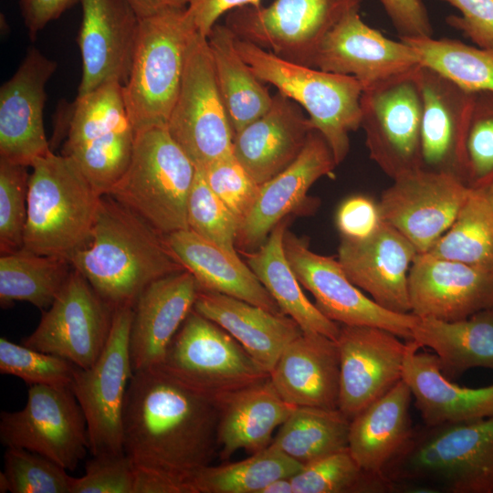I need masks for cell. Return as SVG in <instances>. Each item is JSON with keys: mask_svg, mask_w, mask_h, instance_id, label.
<instances>
[{"mask_svg": "<svg viewBox=\"0 0 493 493\" xmlns=\"http://www.w3.org/2000/svg\"><path fill=\"white\" fill-rule=\"evenodd\" d=\"M215 402L154 367L133 372L123 414V448L134 469L191 493L195 473L218 451Z\"/></svg>", "mask_w": 493, "mask_h": 493, "instance_id": "1", "label": "cell"}, {"mask_svg": "<svg viewBox=\"0 0 493 493\" xmlns=\"http://www.w3.org/2000/svg\"><path fill=\"white\" fill-rule=\"evenodd\" d=\"M70 263L114 308L133 305L149 284L185 269L164 235L108 194L100 196L89 242Z\"/></svg>", "mask_w": 493, "mask_h": 493, "instance_id": "2", "label": "cell"}, {"mask_svg": "<svg viewBox=\"0 0 493 493\" xmlns=\"http://www.w3.org/2000/svg\"><path fill=\"white\" fill-rule=\"evenodd\" d=\"M383 474L396 489L493 493V416L414 429Z\"/></svg>", "mask_w": 493, "mask_h": 493, "instance_id": "3", "label": "cell"}, {"mask_svg": "<svg viewBox=\"0 0 493 493\" xmlns=\"http://www.w3.org/2000/svg\"><path fill=\"white\" fill-rule=\"evenodd\" d=\"M136 138L122 86L109 83L56 112L50 147L72 159L100 194H108L130 163Z\"/></svg>", "mask_w": 493, "mask_h": 493, "instance_id": "4", "label": "cell"}, {"mask_svg": "<svg viewBox=\"0 0 493 493\" xmlns=\"http://www.w3.org/2000/svg\"><path fill=\"white\" fill-rule=\"evenodd\" d=\"M30 167L24 247L70 261L90 238L102 194L72 159L53 151Z\"/></svg>", "mask_w": 493, "mask_h": 493, "instance_id": "5", "label": "cell"}, {"mask_svg": "<svg viewBox=\"0 0 493 493\" xmlns=\"http://www.w3.org/2000/svg\"><path fill=\"white\" fill-rule=\"evenodd\" d=\"M235 44L260 80L305 110L340 164L350 151V132L361 128L362 85L352 77L286 60L236 37Z\"/></svg>", "mask_w": 493, "mask_h": 493, "instance_id": "6", "label": "cell"}, {"mask_svg": "<svg viewBox=\"0 0 493 493\" xmlns=\"http://www.w3.org/2000/svg\"><path fill=\"white\" fill-rule=\"evenodd\" d=\"M196 169L166 126L151 127L136 132L128 168L108 194L164 236L188 229Z\"/></svg>", "mask_w": 493, "mask_h": 493, "instance_id": "7", "label": "cell"}, {"mask_svg": "<svg viewBox=\"0 0 493 493\" xmlns=\"http://www.w3.org/2000/svg\"><path fill=\"white\" fill-rule=\"evenodd\" d=\"M198 33L184 9L141 19L131 70L122 92L137 131L166 126L177 99L191 43Z\"/></svg>", "mask_w": 493, "mask_h": 493, "instance_id": "8", "label": "cell"}, {"mask_svg": "<svg viewBox=\"0 0 493 493\" xmlns=\"http://www.w3.org/2000/svg\"><path fill=\"white\" fill-rule=\"evenodd\" d=\"M157 368L214 401L269 377L235 338L194 309Z\"/></svg>", "mask_w": 493, "mask_h": 493, "instance_id": "9", "label": "cell"}, {"mask_svg": "<svg viewBox=\"0 0 493 493\" xmlns=\"http://www.w3.org/2000/svg\"><path fill=\"white\" fill-rule=\"evenodd\" d=\"M419 66L362 89L361 128L369 157L390 178L421 169Z\"/></svg>", "mask_w": 493, "mask_h": 493, "instance_id": "10", "label": "cell"}, {"mask_svg": "<svg viewBox=\"0 0 493 493\" xmlns=\"http://www.w3.org/2000/svg\"><path fill=\"white\" fill-rule=\"evenodd\" d=\"M133 305L115 308L107 344L89 368L76 366L71 389L86 418L91 456L121 455L126 394L133 374L130 333Z\"/></svg>", "mask_w": 493, "mask_h": 493, "instance_id": "11", "label": "cell"}, {"mask_svg": "<svg viewBox=\"0 0 493 493\" xmlns=\"http://www.w3.org/2000/svg\"><path fill=\"white\" fill-rule=\"evenodd\" d=\"M362 0H275L267 7L243 6L231 11L226 26L247 40L286 60L312 67L330 31Z\"/></svg>", "mask_w": 493, "mask_h": 493, "instance_id": "12", "label": "cell"}, {"mask_svg": "<svg viewBox=\"0 0 493 493\" xmlns=\"http://www.w3.org/2000/svg\"><path fill=\"white\" fill-rule=\"evenodd\" d=\"M166 128L196 167L233 153L235 133L218 90L207 38L199 32L191 43Z\"/></svg>", "mask_w": 493, "mask_h": 493, "instance_id": "13", "label": "cell"}, {"mask_svg": "<svg viewBox=\"0 0 493 493\" xmlns=\"http://www.w3.org/2000/svg\"><path fill=\"white\" fill-rule=\"evenodd\" d=\"M0 441L5 447L39 454L69 471L89 452L86 418L70 386L31 385L22 409L1 412Z\"/></svg>", "mask_w": 493, "mask_h": 493, "instance_id": "14", "label": "cell"}, {"mask_svg": "<svg viewBox=\"0 0 493 493\" xmlns=\"http://www.w3.org/2000/svg\"><path fill=\"white\" fill-rule=\"evenodd\" d=\"M114 311L73 267L60 293L22 344L89 368L107 344Z\"/></svg>", "mask_w": 493, "mask_h": 493, "instance_id": "15", "label": "cell"}, {"mask_svg": "<svg viewBox=\"0 0 493 493\" xmlns=\"http://www.w3.org/2000/svg\"><path fill=\"white\" fill-rule=\"evenodd\" d=\"M283 244L299 282L313 295L316 307L327 318L341 325L373 326L406 341L412 339L417 316L383 308L349 279L338 259L313 252L306 240L288 230Z\"/></svg>", "mask_w": 493, "mask_h": 493, "instance_id": "16", "label": "cell"}, {"mask_svg": "<svg viewBox=\"0 0 493 493\" xmlns=\"http://www.w3.org/2000/svg\"><path fill=\"white\" fill-rule=\"evenodd\" d=\"M379 199L384 223L427 253L455 221L471 187L459 178L417 169L395 179Z\"/></svg>", "mask_w": 493, "mask_h": 493, "instance_id": "17", "label": "cell"}, {"mask_svg": "<svg viewBox=\"0 0 493 493\" xmlns=\"http://www.w3.org/2000/svg\"><path fill=\"white\" fill-rule=\"evenodd\" d=\"M382 328L341 325L338 409L352 419L401 379L407 341Z\"/></svg>", "mask_w": 493, "mask_h": 493, "instance_id": "18", "label": "cell"}, {"mask_svg": "<svg viewBox=\"0 0 493 493\" xmlns=\"http://www.w3.org/2000/svg\"><path fill=\"white\" fill-rule=\"evenodd\" d=\"M58 64L29 47L14 75L0 88V158L30 167L50 152L43 112L46 86Z\"/></svg>", "mask_w": 493, "mask_h": 493, "instance_id": "19", "label": "cell"}, {"mask_svg": "<svg viewBox=\"0 0 493 493\" xmlns=\"http://www.w3.org/2000/svg\"><path fill=\"white\" fill-rule=\"evenodd\" d=\"M77 43L82 75L78 95L109 83L123 86L130 76L141 19L126 0H80Z\"/></svg>", "mask_w": 493, "mask_h": 493, "instance_id": "20", "label": "cell"}, {"mask_svg": "<svg viewBox=\"0 0 493 493\" xmlns=\"http://www.w3.org/2000/svg\"><path fill=\"white\" fill-rule=\"evenodd\" d=\"M419 65L408 43L384 37L363 22L357 9L326 36L312 68L352 77L364 89Z\"/></svg>", "mask_w": 493, "mask_h": 493, "instance_id": "21", "label": "cell"}, {"mask_svg": "<svg viewBox=\"0 0 493 493\" xmlns=\"http://www.w3.org/2000/svg\"><path fill=\"white\" fill-rule=\"evenodd\" d=\"M411 313L444 321L493 308V271L417 254L408 276Z\"/></svg>", "mask_w": 493, "mask_h": 493, "instance_id": "22", "label": "cell"}, {"mask_svg": "<svg viewBox=\"0 0 493 493\" xmlns=\"http://www.w3.org/2000/svg\"><path fill=\"white\" fill-rule=\"evenodd\" d=\"M419 79L421 169L447 173L466 183V141L474 92L422 65Z\"/></svg>", "mask_w": 493, "mask_h": 493, "instance_id": "23", "label": "cell"}, {"mask_svg": "<svg viewBox=\"0 0 493 493\" xmlns=\"http://www.w3.org/2000/svg\"><path fill=\"white\" fill-rule=\"evenodd\" d=\"M418 254L414 246L386 223L372 236L341 238L338 260L349 279L383 308L411 313L408 276Z\"/></svg>", "mask_w": 493, "mask_h": 493, "instance_id": "24", "label": "cell"}, {"mask_svg": "<svg viewBox=\"0 0 493 493\" xmlns=\"http://www.w3.org/2000/svg\"><path fill=\"white\" fill-rule=\"evenodd\" d=\"M201 287L187 269L149 284L133 304L130 333L132 371L158 367L194 309Z\"/></svg>", "mask_w": 493, "mask_h": 493, "instance_id": "25", "label": "cell"}, {"mask_svg": "<svg viewBox=\"0 0 493 493\" xmlns=\"http://www.w3.org/2000/svg\"><path fill=\"white\" fill-rule=\"evenodd\" d=\"M337 165L327 141L313 129L299 157L260 185L258 199L237 231L236 245L243 250L259 248L276 225L305 203L311 185L332 175Z\"/></svg>", "mask_w": 493, "mask_h": 493, "instance_id": "26", "label": "cell"}, {"mask_svg": "<svg viewBox=\"0 0 493 493\" xmlns=\"http://www.w3.org/2000/svg\"><path fill=\"white\" fill-rule=\"evenodd\" d=\"M313 129L301 107L277 92L263 115L234 134L233 154L261 185L299 157Z\"/></svg>", "mask_w": 493, "mask_h": 493, "instance_id": "27", "label": "cell"}, {"mask_svg": "<svg viewBox=\"0 0 493 493\" xmlns=\"http://www.w3.org/2000/svg\"><path fill=\"white\" fill-rule=\"evenodd\" d=\"M269 378L279 395L295 406L338 408L340 357L336 341L303 331L282 351Z\"/></svg>", "mask_w": 493, "mask_h": 493, "instance_id": "28", "label": "cell"}, {"mask_svg": "<svg viewBox=\"0 0 493 493\" xmlns=\"http://www.w3.org/2000/svg\"><path fill=\"white\" fill-rule=\"evenodd\" d=\"M407 340L402 379L409 386L425 425L473 421L493 416V384L470 388L446 377L434 353L418 352Z\"/></svg>", "mask_w": 493, "mask_h": 493, "instance_id": "29", "label": "cell"}, {"mask_svg": "<svg viewBox=\"0 0 493 493\" xmlns=\"http://www.w3.org/2000/svg\"><path fill=\"white\" fill-rule=\"evenodd\" d=\"M194 309L228 332L269 374L286 346L303 332L283 313L215 291L201 288Z\"/></svg>", "mask_w": 493, "mask_h": 493, "instance_id": "30", "label": "cell"}, {"mask_svg": "<svg viewBox=\"0 0 493 493\" xmlns=\"http://www.w3.org/2000/svg\"><path fill=\"white\" fill-rule=\"evenodd\" d=\"M218 408L217 445L222 460L243 449L250 455L272 443V434L297 407L286 402L270 378L226 393Z\"/></svg>", "mask_w": 493, "mask_h": 493, "instance_id": "31", "label": "cell"}, {"mask_svg": "<svg viewBox=\"0 0 493 493\" xmlns=\"http://www.w3.org/2000/svg\"><path fill=\"white\" fill-rule=\"evenodd\" d=\"M165 241L202 289L235 297L274 313H282L254 272L238 257L190 229L164 236Z\"/></svg>", "mask_w": 493, "mask_h": 493, "instance_id": "32", "label": "cell"}, {"mask_svg": "<svg viewBox=\"0 0 493 493\" xmlns=\"http://www.w3.org/2000/svg\"><path fill=\"white\" fill-rule=\"evenodd\" d=\"M412 393L401 379L351 420L348 448L365 470L383 474L411 438Z\"/></svg>", "mask_w": 493, "mask_h": 493, "instance_id": "33", "label": "cell"}, {"mask_svg": "<svg viewBox=\"0 0 493 493\" xmlns=\"http://www.w3.org/2000/svg\"><path fill=\"white\" fill-rule=\"evenodd\" d=\"M411 340L435 351L448 379L472 368L493 370V308L456 321L418 317Z\"/></svg>", "mask_w": 493, "mask_h": 493, "instance_id": "34", "label": "cell"}, {"mask_svg": "<svg viewBox=\"0 0 493 493\" xmlns=\"http://www.w3.org/2000/svg\"><path fill=\"white\" fill-rule=\"evenodd\" d=\"M288 218L271 230L264 244L246 257V264L275 299L280 311L294 320L304 332H317L334 341L341 325L327 318L301 289L285 254Z\"/></svg>", "mask_w": 493, "mask_h": 493, "instance_id": "35", "label": "cell"}, {"mask_svg": "<svg viewBox=\"0 0 493 493\" xmlns=\"http://www.w3.org/2000/svg\"><path fill=\"white\" fill-rule=\"evenodd\" d=\"M206 38L218 90L236 133L263 115L273 96L239 55L236 36L226 25L215 24Z\"/></svg>", "mask_w": 493, "mask_h": 493, "instance_id": "36", "label": "cell"}, {"mask_svg": "<svg viewBox=\"0 0 493 493\" xmlns=\"http://www.w3.org/2000/svg\"><path fill=\"white\" fill-rule=\"evenodd\" d=\"M73 267L70 261L40 255L25 247L0 257V305L9 308L26 301L46 310L65 286Z\"/></svg>", "mask_w": 493, "mask_h": 493, "instance_id": "37", "label": "cell"}, {"mask_svg": "<svg viewBox=\"0 0 493 493\" xmlns=\"http://www.w3.org/2000/svg\"><path fill=\"white\" fill-rule=\"evenodd\" d=\"M350 425L338 408L297 406L270 445L304 466L348 447Z\"/></svg>", "mask_w": 493, "mask_h": 493, "instance_id": "38", "label": "cell"}, {"mask_svg": "<svg viewBox=\"0 0 493 493\" xmlns=\"http://www.w3.org/2000/svg\"><path fill=\"white\" fill-rule=\"evenodd\" d=\"M427 253L493 271V200L486 187L470 189L451 226Z\"/></svg>", "mask_w": 493, "mask_h": 493, "instance_id": "39", "label": "cell"}, {"mask_svg": "<svg viewBox=\"0 0 493 493\" xmlns=\"http://www.w3.org/2000/svg\"><path fill=\"white\" fill-rule=\"evenodd\" d=\"M302 467L269 445L241 461L201 468L190 482L191 493H260L270 482L291 477Z\"/></svg>", "mask_w": 493, "mask_h": 493, "instance_id": "40", "label": "cell"}, {"mask_svg": "<svg viewBox=\"0 0 493 493\" xmlns=\"http://www.w3.org/2000/svg\"><path fill=\"white\" fill-rule=\"evenodd\" d=\"M400 39L415 50L420 65L433 68L471 92H493V47L446 37Z\"/></svg>", "mask_w": 493, "mask_h": 493, "instance_id": "41", "label": "cell"}, {"mask_svg": "<svg viewBox=\"0 0 493 493\" xmlns=\"http://www.w3.org/2000/svg\"><path fill=\"white\" fill-rule=\"evenodd\" d=\"M290 480L293 493H386L396 489L384 474L363 469L348 447L304 465Z\"/></svg>", "mask_w": 493, "mask_h": 493, "instance_id": "42", "label": "cell"}, {"mask_svg": "<svg viewBox=\"0 0 493 493\" xmlns=\"http://www.w3.org/2000/svg\"><path fill=\"white\" fill-rule=\"evenodd\" d=\"M54 461L32 451L6 447L0 492L71 493L73 477Z\"/></svg>", "mask_w": 493, "mask_h": 493, "instance_id": "43", "label": "cell"}, {"mask_svg": "<svg viewBox=\"0 0 493 493\" xmlns=\"http://www.w3.org/2000/svg\"><path fill=\"white\" fill-rule=\"evenodd\" d=\"M187 223L188 229L229 253L237 255V223L211 189L199 167L188 198Z\"/></svg>", "mask_w": 493, "mask_h": 493, "instance_id": "44", "label": "cell"}, {"mask_svg": "<svg viewBox=\"0 0 493 493\" xmlns=\"http://www.w3.org/2000/svg\"><path fill=\"white\" fill-rule=\"evenodd\" d=\"M76 366L66 359L0 339V372L29 386H70Z\"/></svg>", "mask_w": 493, "mask_h": 493, "instance_id": "45", "label": "cell"}, {"mask_svg": "<svg viewBox=\"0 0 493 493\" xmlns=\"http://www.w3.org/2000/svg\"><path fill=\"white\" fill-rule=\"evenodd\" d=\"M28 166L0 158V252L24 247L27 220Z\"/></svg>", "mask_w": 493, "mask_h": 493, "instance_id": "46", "label": "cell"}, {"mask_svg": "<svg viewBox=\"0 0 493 493\" xmlns=\"http://www.w3.org/2000/svg\"><path fill=\"white\" fill-rule=\"evenodd\" d=\"M466 183L487 187L493 181V92H474L466 141Z\"/></svg>", "mask_w": 493, "mask_h": 493, "instance_id": "47", "label": "cell"}, {"mask_svg": "<svg viewBox=\"0 0 493 493\" xmlns=\"http://www.w3.org/2000/svg\"><path fill=\"white\" fill-rule=\"evenodd\" d=\"M201 169L207 184L233 215L239 229L250 215L258 199L260 184L246 171L233 153Z\"/></svg>", "mask_w": 493, "mask_h": 493, "instance_id": "48", "label": "cell"}, {"mask_svg": "<svg viewBox=\"0 0 493 493\" xmlns=\"http://www.w3.org/2000/svg\"><path fill=\"white\" fill-rule=\"evenodd\" d=\"M91 456L84 475L73 477L71 493H133L134 467L125 453Z\"/></svg>", "mask_w": 493, "mask_h": 493, "instance_id": "49", "label": "cell"}, {"mask_svg": "<svg viewBox=\"0 0 493 493\" xmlns=\"http://www.w3.org/2000/svg\"><path fill=\"white\" fill-rule=\"evenodd\" d=\"M383 223L379 201L370 195L354 194L337 208L335 224L341 238L360 240L372 236Z\"/></svg>", "mask_w": 493, "mask_h": 493, "instance_id": "50", "label": "cell"}, {"mask_svg": "<svg viewBox=\"0 0 493 493\" xmlns=\"http://www.w3.org/2000/svg\"><path fill=\"white\" fill-rule=\"evenodd\" d=\"M456 7L446 23L480 47H493V0H441Z\"/></svg>", "mask_w": 493, "mask_h": 493, "instance_id": "51", "label": "cell"}, {"mask_svg": "<svg viewBox=\"0 0 493 493\" xmlns=\"http://www.w3.org/2000/svg\"><path fill=\"white\" fill-rule=\"evenodd\" d=\"M393 26L404 37L433 36V26L422 0H379Z\"/></svg>", "mask_w": 493, "mask_h": 493, "instance_id": "52", "label": "cell"}, {"mask_svg": "<svg viewBox=\"0 0 493 493\" xmlns=\"http://www.w3.org/2000/svg\"><path fill=\"white\" fill-rule=\"evenodd\" d=\"M261 0H189L186 12L197 31L207 37L218 18L243 6H260Z\"/></svg>", "mask_w": 493, "mask_h": 493, "instance_id": "53", "label": "cell"}, {"mask_svg": "<svg viewBox=\"0 0 493 493\" xmlns=\"http://www.w3.org/2000/svg\"><path fill=\"white\" fill-rule=\"evenodd\" d=\"M79 2L80 0H20L21 15L31 40L34 41L48 23Z\"/></svg>", "mask_w": 493, "mask_h": 493, "instance_id": "54", "label": "cell"}, {"mask_svg": "<svg viewBox=\"0 0 493 493\" xmlns=\"http://www.w3.org/2000/svg\"><path fill=\"white\" fill-rule=\"evenodd\" d=\"M140 19L170 9L186 8L189 0H126Z\"/></svg>", "mask_w": 493, "mask_h": 493, "instance_id": "55", "label": "cell"}, {"mask_svg": "<svg viewBox=\"0 0 493 493\" xmlns=\"http://www.w3.org/2000/svg\"><path fill=\"white\" fill-rule=\"evenodd\" d=\"M260 493H293L290 477H280L270 482Z\"/></svg>", "mask_w": 493, "mask_h": 493, "instance_id": "56", "label": "cell"}, {"mask_svg": "<svg viewBox=\"0 0 493 493\" xmlns=\"http://www.w3.org/2000/svg\"><path fill=\"white\" fill-rule=\"evenodd\" d=\"M486 188L493 200V181Z\"/></svg>", "mask_w": 493, "mask_h": 493, "instance_id": "57", "label": "cell"}]
</instances>
